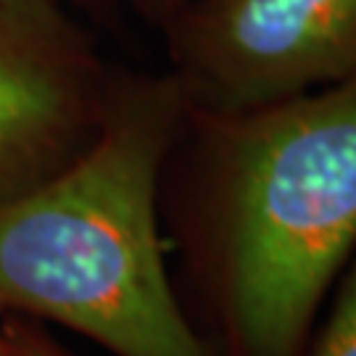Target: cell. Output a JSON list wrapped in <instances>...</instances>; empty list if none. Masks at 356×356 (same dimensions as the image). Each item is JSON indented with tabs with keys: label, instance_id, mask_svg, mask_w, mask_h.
Masks as SVG:
<instances>
[{
	"label": "cell",
	"instance_id": "277c9868",
	"mask_svg": "<svg viewBox=\"0 0 356 356\" xmlns=\"http://www.w3.org/2000/svg\"><path fill=\"white\" fill-rule=\"evenodd\" d=\"M103 116L95 61L53 0H0V201L79 156Z\"/></svg>",
	"mask_w": 356,
	"mask_h": 356
},
{
	"label": "cell",
	"instance_id": "6da1fadb",
	"mask_svg": "<svg viewBox=\"0 0 356 356\" xmlns=\"http://www.w3.org/2000/svg\"><path fill=\"white\" fill-rule=\"evenodd\" d=\"M204 119L185 219L225 356H304L356 251V74Z\"/></svg>",
	"mask_w": 356,
	"mask_h": 356
},
{
	"label": "cell",
	"instance_id": "7a4b0ae2",
	"mask_svg": "<svg viewBox=\"0 0 356 356\" xmlns=\"http://www.w3.org/2000/svg\"><path fill=\"white\" fill-rule=\"evenodd\" d=\"M182 103L177 82L132 88L79 156L0 201V312L56 322L114 356H214L172 291L159 235Z\"/></svg>",
	"mask_w": 356,
	"mask_h": 356
},
{
	"label": "cell",
	"instance_id": "52a82bcc",
	"mask_svg": "<svg viewBox=\"0 0 356 356\" xmlns=\"http://www.w3.org/2000/svg\"><path fill=\"white\" fill-rule=\"evenodd\" d=\"M0 356H16L11 351V346H8V341H6V335H0Z\"/></svg>",
	"mask_w": 356,
	"mask_h": 356
},
{
	"label": "cell",
	"instance_id": "5b68a950",
	"mask_svg": "<svg viewBox=\"0 0 356 356\" xmlns=\"http://www.w3.org/2000/svg\"><path fill=\"white\" fill-rule=\"evenodd\" d=\"M304 356H356V251L335 293L319 335H312Z\"/></svg>",
	"mask_w": 356,
	"mask_h": 356
},
{
	"label": "cell",
	"instance_id": "8992f818",
	"mask_svg": "<svg viewBox=\"0 0 356 356\" xmlns=\"http://www.w3.org/2000/svg\"><path fill=\"white\" fill-rule=\"evenodd\" d=\"M6 341L16 356H66L61 354L58 346L51 343L48 338H40L38 332L24 327V325H11L6 332Z\"/></svg>",
	"mask_w": 356,
	"mask_h": 356
},
{
	"label": "cell",
	"instance_id": "3957f363",
	"mask_svg": "<svg viewBox=\"0 0 356 356\" xmlns=\"http://www.w3.org/2000/svg\"><path fill=\"white\" fill-rule=\"evenodd\" d=\"M175 53L201 114L251 111L356 74V0H201Z\"/></svg>",
	"mask_w": 356,
	"mask_h": 356
}]
</instances>
